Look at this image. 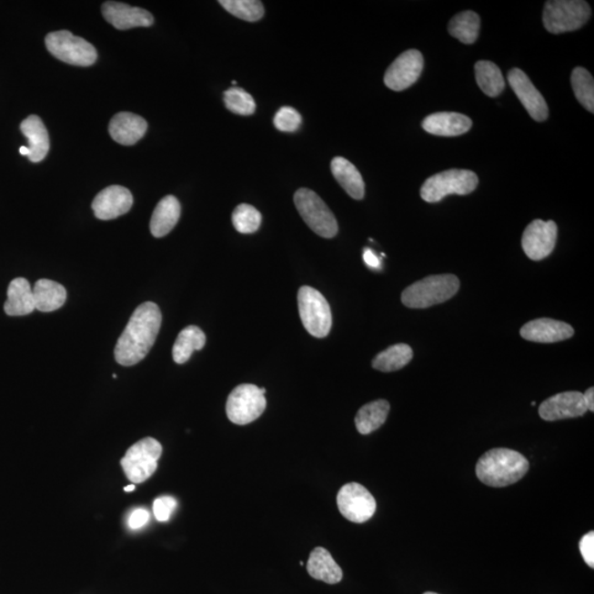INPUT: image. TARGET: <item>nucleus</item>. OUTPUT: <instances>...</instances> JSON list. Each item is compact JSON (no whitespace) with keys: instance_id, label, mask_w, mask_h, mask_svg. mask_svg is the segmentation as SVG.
<instances>
[{"instance_id":"obj_1","label":"nucleus","mask_w":594,"mask_h":594,"mask_svg":"<svg viewBox=\"0 0 594 594\" xmlns=\"http://www.w3.org/2000/svg\"><path fill=\"white\" fill-rule=\"evenodd\" d=\"M162 323L159 307L152 302L139 305L126 326L115 347V358L119 365L139 364L156 343Z\"/></svg>"},{"instance_id":"obj_2","label":"nucleus","mask_w":594,"mask_h":594,"mask_svg":"<svg viewBox=\"0 0 594 594\" xmlns=\"http://www.w3.org/2000/svg\"><path fill=\"white\" fill-rule=\"evenodd\" d=\"M529 462L517 450L494 448L478 460V479L488 487L503 488L514 485L527 475Z\"/></svg>"},{"instance_id":"obj_3","label":"nucleus","mask_w":594,"mask_h":594,"mask_svg":"<svg viewBox=\"0 0 594 594\" xmlns=\"http://www.w3.org/2000/svg\"><path fill=\"white\" fill-rule=\"evenodd\" d=\"M459 287L456 276H430L407 287L402 293V303L409 308H428L448 301L458 292Z\"/></svg>"},{"instance_id":"obj_4","label":"nucleus","mask_w":594,"mask_h":594,"mask_svg":"<svg viewBox=\"0 0 594 594\" xmlns=\"http://www.w3.org/2000/svg\"><path fill=\"white\" fill-rule=\"evenodd\" d=\"M591 17V8L583 0H553L545 4L543 23L550 34L580 29Z\"/></svg>"},{"instance_id":"obj_5","label":"nucleus","mask_w":594,"mask_h":594,"mask_svg":"<svg viewBox=\"0 0 594 594\" xmlns=\"http://www.w3.org/2000/svg\"><path fill=\"white\" fill-rule=\"evenodd\" d=\"M479 178L469 170H448L428 178L420 188V196L428 203H438L447 196H468L478 186Z\"/></svg>"},{"instance_id":"obj_6","label":"nucleus","mask_w":594,"mask_h":594,"mask_svg":"<svg viewBox=\"0 0 594 594\" xmlns=\"http://www.w3.org/2000/svg\"><path fill=\"white\" fill-rule=\"evenodd\" d=\"M294 203L304 222L315 234L324 238H333L337 235V220L317 193L308 188H299L294 196Z\"/></svg>"},{"instance_id":"obj_7","label":"nucleus","mask_w":594,"mask_h":594,"mask_svg":"<svg viewBox=\"0 0 594 594\" xmlns=\"http://www.w3.org/2000/svg\"><path fill=\"white\" fill-rule=\"evenodd\" d=\"M297 302L299 317H301L305 329L314 337H326L333 325L327 299L315 288L302 287L298 291Z\"/></svg>"},{"instance_id":"obj_8","label":"nucleus","mask_w":594,"mask_h":594,"mask_svg":"<svg viewBox=\"0 0 594 594\" xmlns=\"http://www.w3.org/2000/svg\"><path fill=\"white\" fill-rule=\"evenodd\" d=\"M47 51L57 60L77 66L93 65L97 60V51L86 40L72 35L70 31H55L46 35Z\"/></svg>"},{"instance_id":"obj_9","label":"nucleus","mask_w":594,"mask_h":594,"mask_svg":"<svg viewBox=\"0 0 594 594\" xmlns=\"http://www.w3.org/2000/svg\"><path fill=\"white\" fill-rule=\"evenodd\" d=\"M266 388L255 385H240L229 394L226 413L231 423L247 425L255 422L266 411Z\"/></svg>"},{"instance_id":"obj_10","label":"nucleus","mask_w":594,"mask_h":594,"mask_svg":"<svg viewBox=\"0 0 594 594\" xmlns=\"http://www.w3.org/2000/svg\"><path fill=\"white\" fill-rule=\"evenodd\" d=\"M161 455L162 446L159 441L146 438L130 447L120 464L126 477L135 485L148 480L154 475Z\"/></svg>"},{"instance_id":"obj_11","label":"nucleus","mask_w":594,"mask_h":594,"mask_svg":"<svg viewBox=\"0 0 594 594\" xmlns=\"http://www.w3.org/2000/svg\"><path fill=\"white\" fill-rule=\"evenodd\" d=\"M337 506L343 517L352 523L362 524L369 520L377 511V501L360 483H347L340 488Z\"/></svg>"},{"instance_id":"obj_12","label":"nucleus","mask_w":594,"mask_h":594,"mask_svg":"<svg viewBox=\"0 0 594 594\" xmlns=\"http://www.w3.org/2000/svg\"><path fill=\"white\" fill-rule=\"evenodd\" d=\"M557 225L553 220L544 222L536 219L525 229L522 247L529 259L540 261L548 257L555 249L557 240Z\"/></svg>"},{"instance_id":"obj_13","label":"nucleus","mask_w":594,"mask_h":594,"mask_svg":"<svg viewBox=\"0 0 594 594\" xmlns=\"http://www.w3.org/2000/svg\"><path fill=\"white\" fill-rule=\"evenodd\" d=\"M423 68L422 54L418 50L406 51L388 66L385 76L386 86L392 91H404L417 83Z\"/></svg>"},{"instance_id":"obj_14","label":"nucleus","mask_w":594,"mask_h":594,"mask_svg":"<svg viewBox=\"0 0 594 594\" xmlns=\"http://www.w3.org/2000/svg\"><path fill=\"white\" fill-rule=\"evenodd\" d=\"M508 80L530 117L536 122H545L549 118L548 104L529 77L519 68H512L508 72Z\"/></svg>"},{"instance_id":"obj_15","label":"nucleus","mask_w":594,"mask_h":594,"mask_svg":"<svg viewBox=\"0 0 594 594\" xmlns=\"http://www.w3.org/2000/svg\"><path fill=\"white\" fill-rule=\"evenodd\" d=\"M539 417L548 422L583 417L588 408L583 393L577 391L556 394L540 404Z\"/></svg>"},{"instance_id":"obj_16","label":"nucleus","mask_w":594,"mask_h":594,"mask_svg":"<svg viewBox=\"0 0 594 594\" xmlns=\"http://www.w3.org/2000/svg\"><path fill=\"white\" fill-rule=\"evenodd\" d=\"M133 194L128 188L113 186L97 194L92 207L95 216L98 219L110 220L127 214L133 207Z\"/></svg>"},{"instance_id":"obj_17","label":"nucleus","mask_w":594,"mask_h":594,"mask_svg":"<svg viewBox=\"0 0 594 594\" xmlns=\"http://www.w3.org/2000/svg\"><path fill=\"white\" fill-rule=\"evenodd\" d=\"M575 335L570 325L551 318H539L525 324L520 336L533 343L553 344L569 339Z\"/></svg>"},{"instance_id":"obj_18","label":"nucleus","mask_w":594,"mask_h":594,"mask_svg":"<svg viewBox=\"0 0 594 594\" xmlns=\"http://www.w3.org/2000/svg\"><path fill=\"white\" fill-rule=\"evenodd\" d=\"M104 18L116 29L128 30L136 27H150L155 19L145 9L131 7L129 5L117 2H107L102 8Z\"/></svg>"},{"instance_id":"obj_19","label":"nucleus","mask_w":594,"mask_h":594,"mask_svg":"<svg viewBox=\"0 0 594 594\" xmlns=\"http://www.w3.org/2000/svg\"><path fill=\"white\" fill-rule=\"evenodd\" d=\"M148 124L138 115L119 113L114 116L109 124L112 138L123 146H133L146 133Z\"/></svg>"},{"instance_id":"obj_20","label":"nucleus","mask_w":594,"mask_h":594,"mask_svg":"<svg viewBox=\"0 0 594 594\" xmlns=\"http://www.w3.org/2000/svg\"><path fill=\"white\" fill-rule=\"evenodd\" d=\"M423 128L428 134L440 136H461L472 127V122L467 116L458 113H436L423 120Z\"/></svg>"},{"instance_id":"obj_21","label":"nucleus","mask_w":594,"mask_h":594,"mask_svg":"<svg viewBox=\"0 0 594 594\" xmlns=\"http://www.w3.org/2000/svg\"><path fill=\"white\" fill-rule=\"evenodd\" d=\"M4 309L8 317H25L35 311L34 288L25 277L10 282Z\"/></svg>"},{"instance_id":"obj_22","label":"nucleus","mask_w":594,"mask_h":594,"mask_svg":"<svg viewBox=\"0 0 594 594\" xmlns=\"http://www.w3.org/2000/svg\"><path fill=\"white\" fill-rule=\"evenodd\" d=\"M307 571L314 579L336 585L343 579V570L327 549H315L307 561Z\"/></svg>"},{"instance_id":"obj_23","label":"nucleus","mask_w":594,"mask_h":594,"mask_svg":"<svg viewBox=\"0 0 594 594\" xmlns=\"http://www.w3.org/2000/svg\"><path fill=\"white\" fill-rule=\"evenodd\" d=\"M181 216V204L172 196L162 198L156 205L150 222L151 234L162 238L176 227Z\"/></svg>"},{"instance_id":"obj_24","label":"nucleus","mask_w":594,"mask_h":594,"mask_svg":"<svg viewBox=\"0 0 594 594\" xmlns=\"http://www.w3.org/2000/svg\"><path fill=\"white\" fill-rule=\"evenodd\" d=\"M23 134L29 140V160L41 162L45 159L50 149L49 134L38 116H29L20 126Z\"/></svg>"},{"instance_id":"obj_25","label":"nucleus","mask_w":594,"mask_h":594,"mask_svg":"<svg viewBox=\"0 0 594 594\" xmlns=\"http://www.w3.org/2000/svg\"><path fill=\"white\" fill-rule=\"evenodd\" d=\"M331 172L340 186L354 199L365 197V182L360 172L345 157L336 156L331 161Z\"/></svg>"},{"instance_id":"obj_26","label":"nucleus","mask_w":594,"mask_h":594,"mask_svg":"<svg viewBox=\"0 0 594 594\" xmlns=\"http://www.w3.org/2000/svg\"><path fill=\"white\" fill-rule=\"evenodd\" d=\"M34 288L35 309L42 313L56 311L66 301V290L62 284L55 281L41 278L36 281Z\"/></svg>"},{"instance_id":"obj_27","label":"nucleus","mask_w":594,"mask_h":594,"mask_svg":"<svg viewBox=\"0 0 594 594\" xmlns=\"http://www.w3.org/2000/svg\"><path fill=\"white\" fill-rule=\"evenodd\" d=\"M390 403L386 399H378L366 404L356 415V428L361 435H367L375 432L386 423Z\"/></svg>"},{"instance_id":"obj_28","label":"nucleus","mask_w":594,"mask_h":594,"mask_svg":"<svg viewBox=\"0 0 594 594\" xmlns=\"http://www.w3.org/2000/svg\"><path fill=\"white\" fill-rule=\"evenodd\" d=\"M206 344V336L197 326H188L178 334L173 346V360L178 365L186 364L191 358L193 352L202 350Z\"/></svg>"},{"instance_id":"obj_29","label":"nucleus","mask_w":594,"mask_h":594,"mask_svg":"<svg viewBox=\"0 0 594 594\" xmlns=\"http://www.w3.org/2000/svg\"><path fill=\"white\" fill-rule=\"evenodd\" d=\"M413 359V350L407 344H398L388 347L385 351L380 352L372 361V367L382 372H393L402 367Z\"/></svg>"},{"instance_id":"obj_30","label":"nucleus","mask_w":594,"mask_h":594,"mask_svg":"<svg viewBox=\"0 0 594 594\" xmlns=\"http://www.w3.org/2000/svg\"><path fill=\"white\" fill-rule=\"evenodd\" d=\"M476 80L481 91L490 97H497L504 91L506 81L498 66L490 61H479L475 65Z\"/></svg>"},{"instance_id":"obj_31","label":"nucleus","mask_w":594,"mask_h":594,"mask_svg":"<svg viewBox=\"0 0 594 594\" xmlns=\"http://www.w3.org/2000/svg\"><path fill=\"white\" fill-rule=\"evenodd\" d=\"M480 25L479 15L473 12H464L450 20L448 30L449 34L462 44L472 45L479 36Z\"/></svg>"},{"instance_id":"obj_32","label":"nucleus","mask_w":594,"mask_h":594,"mask_svg":"<svg viewBox=\"0 0 594 594\" xmlns=\"http://www.w3.org/2000/svg\"><path fill=\"white\" fill-rule=\"evenodd\" d=\"M571 86L578 102H579L588 112L594 113V81L586 68L576 67L571 75Z\"/></svg>"},{"instance_id":"obj_33","label":"nucleus","mask_w":594,"mask_h":594,"mask_svg":"<svg viewBox=\"0 0 594 594\" xmlns=\"http://www.w3.org/2000/svg\"><path fill=\"white\" fill-rule=\"evenodd\" d=\"M219 4L235 17L250 23H255L265 15L264 5L257 0H220Z\"/></svg>"},{"instance_id":"obj_34","label":"nucleus","mask_w":594,"mask_h":594,"mask_svg":"<svg viewBox=\"0 0 594 594\" xmlns=\"http://www.w3.org/2000/svg\"><path fill=\"white\" fill-rule=\"evenodd\" d=\"M262 216L257 208L248 204H241L233 213L234 227L240 234H254L260 228Z\"/></svg>"},{"instance_id":"obj_35","label":"nucleus","mask_w":594,"mask_h":594,"mask_svg":"<svg viewBox=\"0 0 594 594\" xmlns=\"http://www.w3.org/2000/svg\"><path fill=\"white\" fill-rule=\"evenodd\" d=\"M224 101L226 107L231 113L250 116L256 112V103L254 97L245 89L239 87H231L225 92Z\"/></svg>"},{"instance_id":"obj_36","label":"nucleus","mask_w":594,"mask_h":594,"mask_svg":"<svg viewBox=\"0 0 594 594\" xmlns=\"http://www.w3.org/2000/svg\"><path fill=\"white\" fill-rule=\"evenodd\" d=\"M273 124L277 130L283 131V133H293L301 126L302 117L297 110L292 107H282L275 116Z\"/></svg>"},{"instance_id":"obj_37","label":"nucleus","mask_w":594,"mask_h":594,"mask_svg":"<svg viewBox=\"0 0 594 594\" xmlns=\"http://www.w3.org/2000/svg\"><path fill=\"white\" fill-rule=\"evenodd\" d=\"M176 508V500L172 497L157 498L154 503L155 517L159 522H166Z\"/></svg>"},{"instance_id":"obj_38","label":"nucleus","mask_w":594,"mask_h":594,"mask_svg":"<svg viewBox=\"0 0 594 594\" xmlns=\"http://www.w3.org/2000/svg\"><path fill=\"white\" fill-rule=\"evenodd\" d=\"M580 553L586 564L594 568V533L590 532L583 536L579 543Z\"/></svg>"},{"instance_id":"obj_39","label":"nucleus","mask_w":594,"mask_h":594,"mask_svg":"<svg viewBox=\"0 0 594 594\" xmlns=\"http://www.w3.org/2000/svg\"><path fill=\"white\" fill-rule=\"evenodd\" d=\"M150 514L145 508H138L130 515L129 527L133 529H139L144 528L149 522Z\"/></svg>"},{"instance_id":"obj_40","label":"nucleus","mask_w":594,"mask_h":594,"mask_svg":"<svg viewBox=\"0 0 594 594\" xmlns=\"http://www.w3.org/2000/svg\"><path fill=\"white\" fill-rule=\"evenodd\" d=\"M364 260L367 266L373 267V269H378L380 267V260H378V257L370 249H365Z\"/></svg>"},{"instance_id":"obj_41","label":"nucleus","mask_w":594,"mask_h":594,"mask_svg":"<svg viewBox=\"0 0 594 594\" xmlns=\"http://www.w3.org/2000/svg\"><path fill=\"white\" fill-rule=\"evenodd\" d=\"M583 398H585L588 411L594 412V388H588L586 393H583Z\"/></svg>"},{"instance_id":"obj_42","label":"nucleus","mask_w":594,"mask_h":594,"mask_svg":"<svg viewBox=\"0 0 594 594\" xmlns=\"http://www.w3.org/2000/svg\"><path fill=\"white\" fill-rule=\"evenodd\" d=\"M19 151H20V154L23 155V156H29V152H30V151H29L28 146H21V148L19 149Z\"/></svg>"},{"instance_id":"obj_43","label":"nucleus","mask_w":594,"mask_h":594,"mask_svg":"<svg viewBox=\"0 0 594 594\" xmlns=\"http://www.w3.org/2000/svg\"><path fill=\"white\" fill-rule=\"evenodd\" d=\"M135 488H136V486H135L134 483H133V485H130V486L125 487V491H126V492H131V491H134Z\"/></svg>"},{"instance_id":"obj_44","label":"nucleus","mask_w":594,"mask_h":594,"mask_svg":"<svg viewBox=\"0 0 594 594\" xmlns=\"http://www.w3.org/2000/svg\"><path fill=\"white\" fill-rule=\"evenodd\" d=\"M424 594H438V593H435V592H425Z\"/></svg>"}]
</instances>
